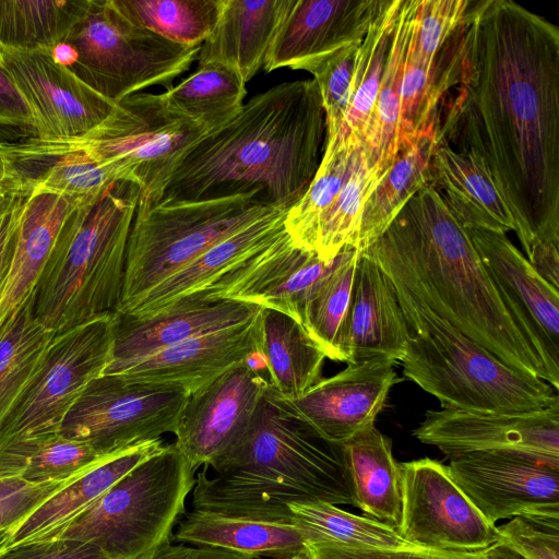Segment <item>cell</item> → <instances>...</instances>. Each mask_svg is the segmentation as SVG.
<instances>
[{"label":"cell","instance_id":"6da1fadb","mask_svg":"<svg viewBox=\"0 0 559 559\" xmlns=\"http://www.w3.org/2000/svg\"><path fill=\"white\" fill-rule=\"evenodd\" d=\"M436 141L472 155L506 201L527 255L559 246V29L512 0L471 1L460 79Z\"/></svg>","mask_w":559,"mask_h":559},{"label":"cell","instance_id":"7a4b0ae2","mask_svg":"<svg viewBox=\"0 0 559 559\" xmlns=\"http://www.w3.org/2000/svg\"><path fill=\"white\" fill-rule=\"evenodd\" d=\"M324 141L314 81L281 83L255 94L234 119L204 136L175 170L159 203L260 188L269 203L292 206L313 179Z\"/></svg>","mask_w":559,"mask_h":559},{"label":"cell","instance_id":"3957f363","mask_svg":"<svg viewBox=\"0 0 559 559\" xmlns=\"http://www.w3.org/2000/svg\"><path fill=\"white\" fill-rule=\"evenodd\" d=\"M365 252L507 366L549 383L540 359L508 313L467 228L430 183L411 198Z\"/></svg>","mask_w":559,"mask_h":559},{"label":"cell","instance_id":"277c9868","mask_svg":"<svg viewBox=\"0 0 559 559\" xmlns=\"http://www.w3.org/2000/svg\"><path fill=\"white\" fill-rule=\"evenodd\" d=\"M195 476L192 509L254 521L292 524L288 504L355 507L343 444L316 432L267 384L236 444Z\"/></svg>","mask_w":559,"mask_h":559},{"label":"cell","instance_id":"5b68a950","mask_svg":"<svg viewBox=\"0 0 559 559\" xmlns=\"http://www.w3.org/2000/svg\"><path fill=\"white\" fill-rule=\"evenodd\" d=\"M139 194L119 181L69 215L32 294L33 314L48 331L117 314Z\"/></svg>","mask_w":559,"mask_h":559},{"label":"cell","instance_id":"8992f818","mask_svg":"<svg viewBox=\"0 0 559 559\" xmlns=\"http://www.w3.org/2000/svg\"><path fill=\"white\" fill-rule=\"evenodd\" d=\"M384 272L396 289L408 331L401 360L403 373L435 396L442 408L519 413L559 403L557 390L549 383L507 366L439 317L396 276Z\"/></svg>","mask_w":559,"mask_h":559},{"label":"cell","instance_id":"52a82bcc","mask_svg":"<svg viewBox=\"0 0 559 559\" xmlns=\"http://www.w3.org/2000/svg\"><path fill=\"white\" fill-rule=\"evenodd\" d=\"M195 472L174 443L165 444L47 539L90 543L109 559H144L173 540Z\"/></svg>","mask_w":559,"mask_h":559},{"label":"cell","instance_id":"ba28073f","mask_svg":"<svg viewBox=\"0 0 559 559\" xmlns=\"http://www.w3.org/2000/svg\"><path fill=\"white\" fill-rule=\"evenodd\" d=\"M276 205L260 188L200 201L138 205L117 313Z\"/></svg>","mask_w":559,"mask_h":559},{"label":"cell","instance_id":"9c48e42d","mask_svg":"<svg viewBox=\"0 0 559 559\" xmlns=\"http://www.w3.org/2000/svg\"><path fill=\"white\" fill-rule=\"evenodd\" d=\"M116 314L55 334L45 365L0 428V478L21 476L32 454L60 435L87 385L112 359Z\"/></svg>","mask_w":559,"mask_h":559},{"label":"cell","instance_id":"30bf717a","mask_svg":"<svg viewBox=\"0 0 559 559\" xmlns=\"http://www.w3.org/2000/svg\"><path fill=\"white\" fill-rule=\"evenodd\" d=\"M63 41L75 51L69 70L114 103L150 86L171 88L175 79L197 60L200 49L134 25L111 0H87Z\"/></svg>","mask_w":559,"mask_h":559},{"label":"cell","instance_id":"8fae6325","mask_svg":"<svg viewBox=\"0 0 559 559\" xmlns=\"http://www.w3.org/2000/svg\"><path fill=\"white\" fill-rule=\"evenodd\" d=\"M210 132L170 114L159 94L135 93L86 134L60 139L95 160L114 166L139 188L138 205L159 203L175 170Z\"/></svg>","mask_w":559,"mask_h":559},{"label":"cell","instance_id":"7c38bea8","mask_svg":"<svg viewBox=\"0 0 559 559\" xmlns=\"http://www.w3.org/2000/svg\"><path fill=\"white\" fill-rule=\"evenodd\" d=\"M190 393L162 383L100 376L83 391L60 435L92 445L102 455L175 433Z\"/></svg>","mask_w":559,"mask_h":559},{"label":"cell","instance_id":"4fadbf2b","mask_svg":"<svg viewBox=\"0 0 559 559\" xmlns=\"http://www.w3.org/2000/svg\"><path fill=\"white\" fill-rule=\"evenodd\" d=\"M402 515L408 543L450 552H480L500 540L489 522L451 478L448 466L425 457L400 463Z\"/></svg>","mask_w":559,"mask_h":559},{"label":"cell","instance_id":"5bb4252c","mask_svg":"<svg viewBox=\"0 0 559 559\" xmlns=\"http://www.w3.org/2000/svg\"><path fill=\"white\" fill-rule=\"evenodd\" d=\"M413 435L450 459L473 452H514L559 467V403L519 413L428 411Z\"/></svg>","mask_w":559,"mask_h":559},{"label":"cell","instance_id":"9a60e30c","mask_svg":"<svg viewBox=\"0 0 559 559\" xmlns=\"http://www.w3.org/2000/svg\"><path fill=\"white\" fill-rule=\"evenodd\" d=\"M467 230L508 313L558 390L559 290L533 269L507 234Z\"/></svg>","mask_w":559,"mask_h":559},{"label":"cell","instance_id":"2e32d148","mask_svg":"<svg viewBox=\"0 0 559 559\" xmlns=\"http://www.w3.org/2000/svg\"><path fill=\"white\" fill-rule=\"evenodd\" d=\"M456 486L492 524L519 515L559 516V467L514 452H473L447 465Z\"/></svg>","mask_w":559,"mask_h":559},{"label":"cell","instance_id":"e0dca14e","mask_svg":"<svg viewBox=\"0 0 559 559\" xmlns=\"http://www.w3.org/2000/svg\"><path fill=\"white\" fill-rule=\"evenodd\" d=\"M1 63L34 114L38 139L82 136L102 123L116 106L56 63L49 49L1 47Z\"/></svg>","mask_w":559,"mask_h":559},{"label":"cell","instance_id":"ac0fdd59","mask_svg":"<svg viewBox=\"0 0 559 559\" xmlns=\"http://www.w3.org/2000/svg\"><path fill=\"white\" fill-rule=\"evenodd\" d=\"M267 384L249 360L190 394L174 433V444L192 468H209L236 444Z\"/></svg>","mask_w":559,"mask_h":559},{"label":"cell","instance_id":"d6986e66","mask_svg":"<svg viewBox=\"0 0 559 559\" xmlns=\"http://www.w3.org/2000/svg\"><path fill=\"white\" fill-rule=\"evenodd\" d=\"M342 252L326 263L297 248L286 234L263 252L192 294L255 304L281 311L301 324L308 300L336 267Z\"/></svg>","mask_w":559,"mask_h":559},{"label":"cell","instance_id":"ffe728a7","mask_svg":"<svg viewBox=\"0 0 559 559\" xmlns=\"http://www.w3.org/2000/svg\"><path fill=\"white\" fill-rule=\"evenodd\" d=\"M263 307L234 300L187 295L145 317L116 314L112 359L103 376L194 336L242 324Z\"/></svg>","mask_w":559,"mask_h":559},{"label":"cell","instance_id":"44dd1931","mask_svg":"<svg viewBox=\"0 0 559 559\" xmlns=\"http://www.w3.org/2000/svg\"><path fill=\"white\" fill-rule=\"evenodd\" d=\"M395 362L374 358L348 364L338 373L321 379L299 399L286 400L322 438L343 444L374 425L397 381Z\"/></svg>","mask_w":559,"mask_h":559},{"label":"cell","instance_id":"7402d4cb","mask_svg":"<svg viewBox=\"0 0 559 559\" xmlns=\"http://www.w3.org/2000/svg\"><path fill=\"white\" fill-rule=\"evenodd\" d=\"M262 344L261 309L242 324L191 337L111 376L128 382L175 385L192 394L231 368L262 357Z\"/></svg>","mask_w":559,"mask_h":559},{"label":"cell","instance_id":"603a6c76","mask_svg":"<svg viewBox=\"0 0 559 559\" xmlns=\"http://www.w3.org/2000/svg\"><path fill=\"white\" fill-rule=\"evenodd\" d=\"M380 0H292L263 70H304L312 61L362 41Z\"/></svg>","mask_w":559,"mask_h":559},{"label":"cell","instance_id":"cb8c5ba5","mask_svg":"<svg viewBox=\"0 0 559 559\" xmlns=\"http://www.w3.org/2000/svg\"><path fill=\"white\" fill-rule=\"evenodd\" d=\"M408 331L396 289L367 252H360L343 331L344 362L374 358L401 361Z\"/></svg>","mask_w":559,"mask_h":559},{"label":"cell","instance_id":"d4e9b609","mask_svg":"<svg viewBox=\"0 0 559 559\" xmlns=\"http://www.w3.org/2000/svg\"><path fill=\"white\" fill-rule=\"evenodd\" d=\"M290 206L278 204L251 224L217 242L179 272L160 282L120 314L145 317L201 290L238 265L263 252L285 234Z\"/></svg>","mask_w":559,"mask_h":559},{"label":"cell","instance_id":"484cf974","mask_svg":"<svg viewBox=\"0 0 559 559\" xmlns=\"http://www.w3.org/2000/svg\"><path fill=\"white\" fill-rule=\"evenodd\" d=\"M23 193L10 273L0 301V329L32 296L71 212L83 201L93 200L38 187Z\"/></svg>","mask_w":559,"mask_h":559},{"label":"cell","instance_id":"4316f807","mask_svg":"<svg viewBox=\"0 0 559 559\" xmlns=\"http://www.w3.org/2000/svg\"><path fill=\"white\" fill-rule=\"evenodd\" d=\"M292 0H222L217 23L200 46L198 66L216 63L247 84L263 69L267 51Z\"/></svg>","mask_w":559,"mask_h":559},{"label":"cell","instance_id":"83f0119b","mask_svg":"<svg viewBox=\"0 0 559 559\" xmlns=\"http://www.w3.org/2000/svg\"><path fill=\"white\" fill-rule=\"evenodd\" d=\"M429 183L465 228L514 231L506 201L485 166L472 155L436 141Z\"/></svg>","mask_w":559,"mask_h":559},{"label":"cell","instance_id":"f1b7e54d","mask_svg":"<svg viewBox=\"0 0 559 559\" xmlns=\"http://www.w3.org/2000/svg\"><path fill=\"white\" fill-rule=\"evenodd\" d=\"M163 439L139 443L56 492L15 526L0 534V550L51 537L116 481L164 448Z\"/></svg>","mask_w":559,"mask_h":559},{"label":"cell","instance_id":"f546056e","mask_svg":"<svg viewBox=\"0 0 559 559\" xmlns=\"http://www.w3.org/2000/svg\"><path fill=\"white\" fill-rule=\"evenodd\" d=\"M173 539L192 546L221 548L252 558L286 559L306 551L305 538L293 524L228 516L191 509L178 522Z\"/></svg>","mask_w":559,"mask_h":559},{"label":"cell","instance_id":"4dcf8cb0","mask_svg":"<svg viewBox=\"0 0 559 559\" xmlns=\"http://www.w3.org/2000/svg\"><path fill=\"white\" fill-rule=\"evenodd\" d=\"M343 448L355 507L397 530L402 515V477L391 439L372 425L344 442Z\"/></svg>","mask_w":559,"mask_h":559},{"label":"cell","instance_id":"1f68e13d","mask_svg":"<svg viewBox=\"0 0 559 559\" xmlns=\"http://www.w3.org/2000/svg\"><path fill=\"white\" fill-rule=\"evenodd\" d=\"M464 31L465 22L428 62L415 60L407 52L400 96V144L436 129L444 100L460 79Z\"/></svg>","mask_w":559,"mask_h":559},{"label":"cell","instance_id":"d6a6232c","mask_svg":"<svg viewBox=\"0 0 559 559\" xmlns=\"http://www.w3.org/2000/svg\"><path fill=\"white\" fill-rule=\"evenodd\" d=\"M435 129L400 144L391 166L364 204L356 249L369 248L403 206L430 181Z\"/></svg>","mask_w":559,"mask_h":559},{"label":"cell","instance_id":"836d02e7","mask_svg":"<svg viewBox=\"0 0 559 559\" xmlns=\"http://www.w3.org/2000/svg\"><path fill=\"white\" fill-rule=\"evenodd\" d=\"M262 335L269 384L283 397L299 399L322 379L326 356L298 321L262 308Z\"/></svg>","mask_w":559,"mask_h":559},{"label":"cell","instance_id":"e575fe53","mask_svg":"<svg viewBox=\"0 0 559 559\" xmlns=\"http://www.w3.org/2000/svg\"><path fill=\"white\" fill-rule=\"evenodd\" d=\"M362 148L346 129L325 138L313 179L286 213L285 229L297 248L312 252L320 226L358 166Z\"/></svg>","mask_w":559,"mask_h":559},{"label":"cell","instance_id":"d590c367","mask_svg":"<svg viewBox=\"0 0 559 559\" xmlns=\"http://www.w3.org/2000/svg\"><path fill=\"white\" fill-rule=\"evenodd\" d=\"M419 0H400L386 63L364 148L369 163L388 169L399 151L400 96Z\"/></svg>","mask_w":559,"mask_h":559},{"label":"cell","instance_id":"8d00e7d4","mask_svg":"<svg viewBox=\"0 0 559 559\" xmlns=\"http://www.w3.org/2000/svg\"><path fill=\"white\" fill-rule=\"evenodd\" d=\"M55 334L33 314L32 296L0 329V428L40 373Z\"/></svg>","mask_w":559,"mask_h":559},{"label":"cell","instance_id":"74e56055","mask_svg":"<svg viewBox=\"0 0 559 559\" xmlns=\"http://www.w3.org/2000/svg\"><path fill=\"white\" fill-rule=\"evenodd\" d=\"M246 95V83L236 71L206 63L198 66L197 71L159 97L170 114L195 122L211 133L239 114Z\"/></svg>","mask_w":559,"mask_h":559},{"label":"cell","instance_id":"f35d334b","mask_svg":"<svg viewBox=\"0 0 559 559\" xmlns=\"http://www.w3.org/2000/svg\"><path fill=\"white\" fill-rule=\"evenodd\" d=\"M87 0H0V46L51 49L64 40Z\"/></svg>","mask_w":559,"mask_h":559},{"label":"cell","instance_id":"ab89813d","mask_svg":"<svg viewBox=\"0 0 559 559\" xmlns=\"http://www.w3.org/2000/svg\"><path fill=\"white\" fill-rule=\"evenodd\" d=\"M399 4L400 0H380L366 36L358 47L353 98L345 128L362 146L371 124Z\"/></svg>","mask_w":559,"mask_h":559},{"label":"cell","instance_id":"60d3db41","mask_svg":"<svg viewBox=\"0 0 559 559\" xmlns=\"http://www.w3.org/2000/svg\"><path fill=\"white\" fill-rule=\"evenodd\" d=\"M292 524L305 542H330L354 547H417L405 540L396 528L369 516H361L326 502L288 504Z\"/></svg>","mask_w":559,"mask_h":559},{"label":"cell","instance_id":"b9f144b4","mask_svg":"<svg viewBox=\"0 0 559 559\" xmlns=\"http://www.w3.org/2000/svg\"><path fill=\"white\" fill-rule=\"evenodd\" d=\"M131 23L176 44L195 47L213 32L222 0H111Z\"/></svg>","mask_w":559,"mask_h":559},{"label":"cell","instance_id":"7bdbcfd3","mask_svg":"<svg viewBox=\"0 0 559 559\" xmlns=\"http://www.w3.org/2000/svg\"><path fill=\"white\" fill-rule=\"evenodd\" d=\"M360 252L345 248L331 274L308 300L301 325L326 358L344 361L342 340Z\"/></svg>","mask_w":559,"mask_h":559},{"label":"cell","instance_id":"ee69618b","mask_svg":"<svg viewBox=\"0 0 559 559\" xmlns=\"http://www.w3.org/2000/svg\"><path fill=\"white\" fill-rule=\"evenodd\" d=\"M385 170L378 165L372 166L362 148L358 166L347 179L318 231L312 252L321 261H333L347 247L356 249L364 204Z\"/></svg>","mask_w":559,"mask_h":559},{"label":"cell","instance_id":"f6af8a7d","mask_svg":"<svg viewBox=\"0 0 559 559\" xmlns=\"http://www.w3.org/2000/svg\"><path fill=\"white\" fill-rule=\"evenodd\" d=\"M358 45L325 55L304 68L313 76L325 116V138L345 128L353 98Z\"/></svg>","mask_w":559,"mask_h":559},{"label":"cell","instance_id":"bcb514c9","mask_svg":"<svg viewBox=\"0 0 559 559\" xmlns=\"http://www.w3.org/2000/svg\"><path fill=\"white\" fill-rule=\"evenodd\" d=\"M122 452L102 455L86 442L58 435L32 454L21 477L32 483L75 478Z\"/></svg>","mask_w":559,"mask_h":559},{"label":"cell","instance_id":"7dc6e473","mask_svg":"<svg viewBox=\"0 0 559 559\" xmlns=\"http://www.w3.org/2000/svg\"><path fill=\"white\" fill-rule=\"evenodd\" d=\"M469 0H419L408 56L420 62L432 60L462 28Z\"/></svg>","mask_w":559,"mask_h":559},{"label":"cell","instance_id":"c3c4849f","mask_svg":"<svg viewBox=\"0 0 559 559\" xmlns=\"http://www.w3.org/2000/svg\"><path fill=\"white\" fill-rule=\"evenodd\" d=\"M497 530L499 542L526 559H559V516L519 515Z\"/></svg>","mask_w":559,"mask_h":559},{"label":"cell","instance_id":"681fc988","mask_svg":"<svg viewBox=\"0 0 559 559\" xmlns=\"http://www.w3.org/2000/svg\"><path fill=\"white\" fill-rule=\"evenodd\" d=\"M76 478L45 483H32L21 476L0 478V534L19 524Z\"/></svg>","mask_w":559,"mask_h":559},{"label":"cell","instance_id":"f907efd6","mask_svg":"<svg viewBox=\"0 0 559 559\" xmlns=\"http://www.w3.org/2000/svg\"><path fill=\"white\" fill-rule=\"evenodd\" d=\"M309 559H489L480 552H450L421 547L371 548L330 542H305Z\"/></svg>","mask_w":559,"mask_h":559},{"label":"cell","instance_id":"816d5d0a","mask_svg":"<svg viewBox=\"0 0 559 559\" xmlns=\"http://www.w3.org/2000/svg\"><path fill=\"white\" fill-rule=\"evenodd\" d=\"M37 138L34 114L0 62V142H20Z\"/></svg>","mask_w":559,"mask_h":559},{"label":"cell","instance_id":"f5cc1de1","mask_svg":"<svg viewBox=\"0 0 559 559\" xmlns=\"http://www.w3.org/2000/svg\"><path fill=\"white\" fill-rule=\"evenodd\" d=\"M0 559H109V557L90 543L50 538L21 543L2 549Z\"/></svg>","mask_w":559,"mask_h":559},{"label":"cell","instance_id":"db71d44e","mask_svg":"<svg viewBox=\"0 0 559 559\" xmlns=\"http://www.w3.org/2000/svg\"><path fill=\"white\" fill-rule=\"evenodd\" d=\"M24 195L23 192L10 190L9 200L0 219V301L10 273Z\"/></svg>","mask_w":559,"mask_h":559},{"label":"cell","instance_id":"11a10c76","mask_svg":"<svg viewBox=\"0 0 559 559\" xmlns=\"http://www.w3.org/2000/svg\"><path fill=\"white\" fill-rule=\"evenodd\" d=\"M144 559H254L252 557L206 546H192L168 542Z\"/></svg>","mask_w":559,"mask_h":559},{"label":"cell","instance_id":"9f6ffc18","mask_svg":"<svg viewBox=\"0 0 559 559\" xmlns=\"http://www.w3.org/2000/svg\"><path fill=\"white\" fill-rule=\"evenodd\" d=\"M484 552L489 559H526L502 542H497Z\"/></svg>","mask_w":559,"mask_h":559},{"label":"cell","instance_id":"6f0895ef","mask_svg":"<svg viewBox=\"0 0 559 559\" xmlns=\"http://www.w3.org/2000/svg\"><path fill=\"white\" fill-rule=\"evenodd\" d=\"M10 189L7 187V185L3 182V169L0 162V202L7 197Z\"/></svg>","mask_w":559,"mask_h":559},{"label":"cell","instance_id":"680465c9","mask_svg":"<svg viewBox=\"0 0 559 559\" xmlns=\"http://www.w3.org/2000/svg\"><path fill=\"white\" fill-rule=\"evenodd\" d=\"M10 192L7 194V197L0 202V219L3 214V211L7 206L8 200H9Z\"/></svg>","mask_w":559,"mask_h":559},{"label":"cell","instance_id":"91938a15","mask_svg":"<svg viewBox=\"0 0 559 559\" xmlns=\"http://www.w3.org/2000/svg\"><path fill=\"white\" fill-rule=\"evenodd\" d=\"M286 559H309V558H308L307 552L304 551V552L296 554V555H294V556H292L289 558H286Z\"/></svg>","mask_w":559,"mask_h":559},{"label":"cell","instance_id":"94428289","mask_svg":"<svg viewBox=\"0 0 559 559\" xmlns=\"http://www.w3.org/2000/svg\"><path fill=\"white\" fill-rule=\"evenodd\" d=\"M0 62H1V47H0Z\"/></svg>","mask_w":559,"mask_h":559}]
</instances>
